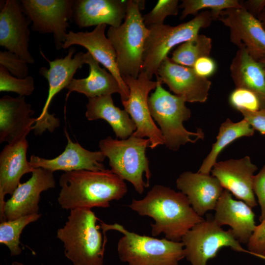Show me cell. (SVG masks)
I'll return each mask as SVG.
<instances>
[{
	"instance_id": "obj_41",
	"label": "cell",
	"mask_w": 265,
	"mask_h": 265,
	"mask_svg": "<svg viewBox=\"0 0 265 265\" xmlns=\"http://www.w3.org/2000/svg\"><path fill=\"white\" fill-rule=\"evenodd\" d=\"M265 29V8L257 17Z\"/></svg>"
},
{
	"instance_id": "obj_31",
	"label": "cell",
	"mask_w": 265,
	"mask_h": 265,
	"mask_svg": "<svg viewBox=\"0 0 265 265\" xmlns=\"http://www.w3.org/2000/svg\"><path fill=\"white\" fill-rule=\"evenodd\" d=\"M179 5L183 9L181 19H185L189 15L198 14L199 11L209 9L213 20H218L220 13L224 10L229 8L242 7L241 0H183Z\"/></svg>"
},
{
	"instance_id": "obj_37",
	"label": "cell",
	"mask_w": 265,
	"mask_h": 265,
	"mask_svg": "<svg viewBox=\"0 0 265 265\" xmlns=\"http://www.w3.org/2000/svg\"><path fill=\"white\" fill-rule=\"evenodd\" d=\"M253 188L261 208L259 220L262 222L265 220V164L259 173L254 175Z\"/></svg>"
},
{
	"instance_id": "obj_5",
	"label": "cell",
	"mask_w": 265,
	"mask_h": 265,
	"mask_svg": "<svg viewBox=\"0 0 265 265\" xmlns=\"http://www.w3.org/2000/svg\"><path fill=\"white\" fill-rule=\"evenodd\" d=\"M100 226L103 234L115 230L123 235L118 241L117 252L120 260L128 265H179L185 258L182 242L138 235L117 223L101 222Z\"/></svg>"
},
{
	"instance_id": "obj_27",
	"label": "cell",
	"mask_w": 265,
	"mask_h": 265,
	"mask_svg": "<svg viewBox=\"0 0 265 265\" xmlns=\"http://www.w3.org/2000/svg\"><path fill=\"white\" fill-rule=\"evenodd\" d=\"M85 116L89 121L106 120L117 137L126 139L135 131V124L124 109L115 106L111 95L88 98Z\"/></svg>"
},
{
	"instance_id": "obj_22",
	"label": "cell",
	"mask_w": 265,
	"mask_h": 265,
	"mask_svg": "<svg viewBox=\"0 0 265 265\" xmlns=\"http://www.w3.org/2000/svg\"><path fill=\"white\" fill-rule=\"evenodd\" d=\"M176 187L187 198L200 216L215 209L224 189L218 179L210 174L191 171L183 172L176 180Z\"/></svg>"
},
{
	"instance_id": "obj_17",
	"label": "cell",
	"mask_w": 265,
	"mask_h": 265,
	"mask_svg": "<svg viewBox=\"0 0 265 265\" xmlns=\"http://www.w3.org/2000/svg\"><path fill=\"white\" fill-rule=\"evenodd\" d=\"M156 77L186 102L203 103L208 99L211 82L198 76L192 68L177 64L168 56L160 63Z\"/></svg>"
},
{
	"instance_id": "obj_2",
	"label": "cell",
	"mask_w": 265,
	"mask_h": 265,
	"mask_svg": "<svg viewBox=\"0 0 265 265\" xmlns=\"http://www.w3.org/2000/svg\"><path fill=\"white\" fill-rule=\"evenodd\" d=\"M57 202L61 208H106L113 200H119L127 192L124 180L111 170H79L65 172L59 180Z\"/></svg>"
},
{
	"instance_id": "obj_25",
	"label": "cell",
	"mask_w": 265,
	"mask_h": 265,
	"mask_svg": "<svg viewBox=\"0 0 265 265\" xmlns=\"http://www.w3.org/2000/svg\"><path fill=\"white\" fill-rule=\"evenodd\" d=\"M85 63L89 66V74L84 79H73L66 88L68 89L66 100L72 92L85 95L88 98L119 93L121 101H126L124 93L116 78L105 69L89 53H84Z\"/></svg>"
},
{
	"instance_id": "obj_9",
	"label": "cell",
	"mask_w": 265,
	"mask_h": 265,
	"mask_svg": "<svg viewBox=\"0 0 265 265\" xmlns=\"http://www.w3.org/2000/svg\"><path fill=\"white\" fill-rule=\"evenodd\" d=\"M182 241L185 258L191 265H207L208 260L215 257L224 247H229L236 252L250 253L235 238L231 229L224 230L213 218L196 224L183 236Z\"/></svg>"
},
{
	"instance_id": "obj_13",
	"label": "cell",
	"mask_w": 265,
	"mask_h": 265,
	"mask_svg": "<svg viewBox=\"0 0 265 265\" xmlns=\"http://www.w3.org/2000/svg\"><path fill=\"white\" fill-rule=\"evenodd\" d=\"M219 20L229 28L232 43L243 47L256 61L265 59V29L258 18L243 6L223 10Z\"/></svg>"
},
{
	"instance_id": "obj_39",
	"label": "cell",
	"mask_w": 265,
	"mask_h": 265,
	"mask_svg": "<svg viewBox=\"0 0 265 265\" xmlns=\"http://www.w3.org/2000/svg\"><path fill=\"white\" fill-rule=\"evenodd\" d=\"M192 68L198 76L207 78L215 72L216 65L212 58L210 56H206L198 59Z\"/></svg>"
},
{
	"instance_id": "obj_26",
	"label": "cell",
	"mask_w": 265,
	"mask_h": 265,
	"mask_svg": "<svg viewBox=\"0 0 265 265\" xmlns=\"http://www.w3.org/2000/svg\"><path fill=\"white\" fill-rule=\"evenodd\" d=\"M230 70L236 88L255 93L265 109V73L261 63L244 47H240L232 61Z\"/></svg>"
},
{
	"instance_id": "obj_28",
	"label": "cell",
	"mask_w": 265,
	"mask_h": 265,
	"mask_svg": "<svg viewBox=\"0 0 265 265\" xmlns=\"http://www.w3.org/2000/svg\"><path fill=\"white\" fill-rule=\"evenodd\" d=\"M254 133V130L245 119L233 122L227 118L220 125L216 141L212 145L210 153L203 160L198 172L210 174L217 162V157L226 146L239 138L250 137Z\"/></svg>"
},
{
	"instance_id": "obj_40",
	"label": "cell",
	"mask_w": 265,
	"mask_h": 265,
	"mask_svg": "<svg viewBox=\"0 0 265 265\" xmlns=\"http://www.w3.org/2000/svg\"><path fill=\"white\" fill-rule=\"evenodd\" d=\"M241 3L242 6L255 17H258L265 8V0H241Z\"/></svg>"
},
{
	"instance_id": "obj_3",
	"label": "cell",
	"mask_w": 265,
	"mask_h": 265,
	"mask_svg": "<svg viewBox=\"0 0 265 265\" xmlns=\"http://www.w3.org/2000/svg\"><path fill=\"white\" fill-rule=\"evenodd\" d=\"M98 220L91 209H76L70 211L64 225L57 229L64 255L74 265H103L107 239L103 238Z\"/></svg>"
},
{
	"instance_id": "obj_1",
	"label": "cell",
	"mask_w": 265,
	"mask_h": 265,
	"mask_svg": "<svg viewBox=\"0 0 265 265\" xmlns=\"http://www.w3.org/2000/svg\"><path fill=\"white\" fill-rule=\"evenodd\" d=\"M129 207L141 216L152 218L151 234L163 233L168 240L179 242L196 224L205 219L191 206L186 196L169 187L155 185L140 200L133 199Z\"/></svg>"
},
{
	"instance_id": "obj_42",
	"label": "cell",
	"mask_w": 265,
	"mask_h": 265,
	"mask_svg": "<svg viewBox=\"0 0 265 265\" xmlns=\"http://www.w3.org/2000/svg\"><path fill=\"white\" fill-rule=\"evenodd\" d=\"M259 62L261 63V65H262V67H263V69L264 70L265 73V59H264V60H262V61H260Z\"/></svg>"
},
{
	"instance_id": "obj_36",
	"label": "cell",
	"mask_w": 265,
	"mask_h": 265,
	"mask_svg": "<svg viewBox=\"0 0 265 265\" xmlns=\"http://www.w3.org/2000/svg\"><path fill=\"white\" fill-rule=\"evenodd\" d=\"M247 246L251 254L265 260V220L256 226Z\"/></svg>"
},
{
	"instance_id": "obj_11",
	"label": "cell",
	"mask_w": 265,
	"mask_h": 265,
	"mask_svg": "<svg viewBox=\"0 0 265 265\" xmlns=\"http://www.w3.org/2000/svg\"><path fill=\"white\" fill-rule=\"evenodd\" d=\"M75 51L74 47H71L64 57L53 60H49L41 52V54L48 62L49 68L42 67L39 74L47 80L49 89L41 114L36 118V122L32 127L36 135L42 134L46 130L53 132L59 126V119L55 117L54 114H50L48 108L53 97L67 87L77 71L85 63L84 53L79 52L73 57Z\"/></svg>"
},
{
	"instance_id": "obj_23",
	"label": "cell",
	"mask_w": 265,
	"mask_h": 265,
	"mask_svg": "<svg viewBox=\"0 0 265 265\" xmlns=\"http://www.w3.org/2000/svg\"><path fill=\"white\" fill-rule=\"evenodd\" d=\"M214 210L216 224L230 226L235 238L240 243L247 244L256 227L251 208L242 201L234 199L231 193L224 189Z\"/></svg>"
},
{
	"instance_id": "obj_7",
	"label": "cell",
	"mask_w": 265,
	"mask_h": 265,
	"mask_svg": "<svg viewBox=\"0 0 265 265\" xmlns=\"http://www.w3.org/2000/svg\"><path fill=\"white\" fill-rule=\"evenodd\" d=\"M160 82L148 98V106L153 118L160 128L164 145L170 150L177 151L186 144L203 139L205 134L201 128L196 132L186 129L183 125L191 116V111L185 105L183 97L173 95L164 89Z\"/></svg>"
},
{
	"instance_id": "obj_19",
	"label": "cell",
	"mask_w": 265,
	"mask_h": 265,
	"mask_svg": "<svg viewBox=\"0 0 265 265\" xmlns=\"http://www.w3.org/2000/svg\"><path fill=\"white\" fill-rule=\"evenodd\" d=\"M67 144L64 151L52 159L35 155L30 157L29 162L34 168H42L52 172L79 170L101 171L105 170L102 163L106 157L101 151L92 152L82 147L78 142H73L65 131Z\"/></svg>"
},
{
	"instance_id": "obj_32",
	"label": "cell",
	"mask_w": 265,
	"mask_h": 265,
	"mask_svg": "<svg viewBox=\"0 0 265 265\" xmlns=\"http://www.w3.org/2000/svg\"><path fill=\"white\" fill-rule=\"evenodd\" d=\"M33 78L28 76L24 79H19L11 74L3 66L0 65V91L13 92L19 96H29L34 90Z\"/></svg>"
},
{
	"instance_id": "obj_33",
	"label": "cell",
	"mask_w": 265,
	"mask_h": 265,
	"mask_svg": "<svg viewBox=\"0 0 265 265\" xmlns=\"http://www.w3.org/2000/svg\"><path fill=\"white\" fill-rule=\"evenodd\" d=\"M230 105L240 111H256L264 109L262 102L254 92L244 88H236L229 97Z\"/></svg>"
},
{
	"instance_id": "obj_29",
	"label": "cell",
	"mask_w": 265,
	"mask_h": 265,
	"mask_svg": "<svg viewBox=\"0 0 265 265\" xmlns=\"http://www.w3.org/2000/svg\"><path fill=\"white\" fill-rule=\"evenodd\" d=\"M212 39L203 34L180 45L172 53L171 60L174 63L192 68L200 57L210 56L212 50Z\"/></svg>"
},
{
	"instance_id": "obj_34",
	"label": "cell",
	"mask_w": 265,
	"mask_h": 265,
	"mask_svg": "<svg viewBox=\"0 0 265 265\" xmlns=\"http://www.w3.org/2000/svg\"><path fill=\"white\" fill-rule=\"evenodd\" d=\"M178 0H159L154 8L143 16L147 27L163 24L168 16L177 15L179 7Z\"/></svg>"
},
{
	"instance_id": "obj_12",
	"label": "cell",
	"mask_w": 265,
	"mask_h": 265,
	"mask_svg": "<svg viewBox=\"0 0 265 265\" xmlns=\"http://www.w3.org/2000/svg\"><path fill=\"white\" fill-rule=\"evenodd\" d=\"M25 14L32 23V29L52 33L57 50L65 41L68 20L72 18L73 0H22Z\"/></svg>"
},
{
	"instance_id": "obj_10",
	"label": "cell",
	"mask_w": 265,
	"mask_h": 265,
	"mask_svg": "<svg viewBox=\"0 0 265 265\" xmlns=\"http://www.w3.org/2000/svg\"><path fill=\"white\" fill-rule=\"evenodd\" d=\"M122 78L130 90L128 99L121 102L124 109L135 124L136 129L132 134L140 138L148 137L152 149L164 144L161 131L154 122L148 106L149 92L162 82L161 80L157 77V81L151 80L143 71L137 78L131 76Z\"/></svg>"
},
{
	"instance_id": "obj_24",
	"label": "cell",
	"mask_w": 265,
	"mask_h": 265,
	"mask_svg": "<svg viewBox=\"0 0 265 265\" xmlns=\"http://www.w3.org/2000/svg\"><path fill=\"white\" fill-rule=\"evenodd\" d=\"M128 0H74L72 18L80 28L101 24L117 27L126 15Z\"/></svg>"
},
{
	"instance_id": "obj_18",
	"label": "cell",
	"mask_w": 265,
	"mask_h": 265,
	"mask_svg": "<svg viewBox=\"0 0 265 265\" xmlns=\"http://www.w3.org/2000/svg\"><path fill=\"white\" fill-rule=\"evenodd\" d=\"M106 25L101 24L90 32L69 31L62 49H66L73 45H79L85 48L93 57L107 69L117 80L126 100L130 90L119 72L116 61V54L113 47L105 35Z\"/></svg>"
},
{
	"instance_id": "obj_8",
	"label": "cell",
	"mask_w": 265,
	"mask_h": 265,
	"mask_svg": "<svg viewBox=\"0 0 265 265\" xmlns=\"http://www.w3.org/2000/svg\"><path fill=\"white\" fill-rule=\"evenodd\" d=\"M212 20L211 11L205 10L176 26L162 24L147 27L149 33L144 45L142 71L151 80L173 47L195 38L200 29L208 27Z\"/></svg>"
},
{
	"instance_id": "obj_4",
	"label": "cell",
	"mask_w": 265,
	"mask_h": 265,
	"mask_svg": "<svg viewBox=\"0 0 265 265\" xmlns=\"http://www.w3.org/2000/svg\"><path fill=\"white\" fill-rule=\"evenodd\" d=\"M144 1L128 0L124 22L119 26H110L107 38L116 54L121 76L137 78L142 71L145 42L149 33L140 10Z\"/></svg>"
},
{
	"instance_id": "obj_38",
	"label": "cell",
	"mask_w": 265,
	"mask_h": 265,
	"mask_svg": "<svg viewBox=\"0 0 265 265\" xmlns=\"http://www.w3.org/2000/svg\"><path fill=\"white\" fill-rule=\"evenodd\" d=\"M240 112L254 130L265 134V109L256 111L241 110Z\"/></svg>"
},
{
	"instance_id": "obj_14",
	"label": "cell",
	"mask_w": 265,
	"mask_h": 265,
	"mask_svg": "<svg viewBox=\"0 0 265 265\" xmlns=\"http://www.w3.org/2000/svg\"><path fill=\"white\" fill-rule=\"evenodd\" d=\"M0 45L27 63L34 59L28 51L30 19L24 13L21 2L0 0Z\"/></svg>"
},
{
	"instance_id": "obj_15",
	"label": "cell",
	"mask_w": 265,
	"mask_h": 265,
	"mask_svg": "<svg viewBox=\"0 0 265 265\" xmlns=\"http://www.w3.org/2000/svg\"><path fill=\"white\" fill-rule=\"evenodd\" d=\"M53 172L42 168H35L31 177L20 184L11 197L5 201L3 215L6 220L38 213L40 194L44 191L55 187Z\"/></svg>"
},
{
	"instance_id": "obj_35",
	"label": "cell",
	"mask_w": 265,
	"mask_h": 265,
	"mask_svg": "<svg viewBox=\"0 0 265 265\" xmlns=\"http://www.w3.org/2000/svg\"><path fill=\"white\" fill-rule=\"evenodd\" d=\"M27 64L13 53L7 50L0 51V65L16 78L24 79L28 76Z\"/></svg>"
},
{
	"instance_id": "obj_6",
	"label": "cell",
	"mask_w": 265,
	"mask_h": 265,
	"mask_svg": "<svg viewBox=\"0 0 265 265\" xmlns=\"http://www.w3.org/2000/svg\"><path fill=\"white\" fill-rule=\"evenodd\" d=\"M150 143L149 138L133 134L121 140L108 136L99 143L100 151L109 159L111 171L122 180L130 182L139 194H142L150 185L151 173L146 155V149Z\"/></svg>"
},
{
	"instance_id": "obj_43",
	"label": "cell",
	"mask_w": 265,
	"mask_h": 265,
	"mask_svg": "<svg viewBox=\"0 0 265 265\" xmlns=\"http://www.w3.org/2000/svg\"><path fill=\"white\" fill-rule=\"evenodd\" d=\"M11 265H25L23 263L18 262H14L12 263Z\"/></svg>"
},
{
	"instance_id": "obj_21",
	"label": "cell",
	"mask_w": 265,
	"mask_h": 265,
	"mask_svg": "<svg viewBox=\"0 0 265 265\" xmlns=\"http://www.w3.org/2000/svg\"><path fill=\"white\" fill-rule=\"evenodd\" d=\"M34 111L24 96L5 95L0 99V143L17 142L26 138L32 130Z\"/></svg>"
},
{
	"instance_id": "obj_16",
	"label": "cell",
	"mask_w": 265,
	"mask_h": 265,
	"mask_svg": "<svg viewBox=\"0 0 265 265\" xmlns=\"http://www.w3.org/2000/svg\"><path fill=\"white\" fill-rule=\"evenodd\" d=\"M257 169L250 158L245 156L216 162L211 172L223 188L253 208L257 205L253 188L254 173Z\"/></svg>"
},
{
	"instance_id": "obj_30",
	"label": "cell",
	"mask_w": 265,
	"mask_h": 265,
	"mask_svg": "<svg viewBox=\"0 0 265 265\" xmlns=\"http://www.w3.org/2000/svg\"><path fill=\"white\" fill-rule=\"evenodd\" d=\"M40 216V214L35 213L0 222V243L8 248L11 256L21 253L22 249L19 246L21 234L27 225L37 220Z\"/></svg>"
},
{
	"instance_id": "obj_20",
	"label": "cell",
	"mask_w": 265,
	"mask_h": 265,
	"mask_svg": "<svg viewBox=\"0 0 265 265\" xmlns=\"http://www.w3.org/2000/svg\"><path fill=\"white\" fill-rule=\"evenodd\" d=\"M28 147L26 138L8 144L0 154V220H7L3 215V207L6 194L12 195L21 184L20 179L25 174L34 170L27 160Z\"/></svg>"
}]
</instances>
